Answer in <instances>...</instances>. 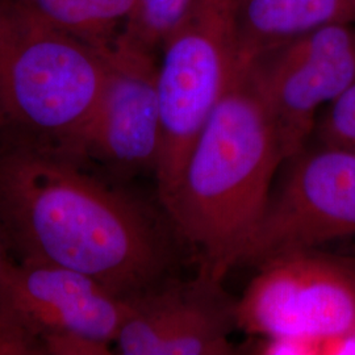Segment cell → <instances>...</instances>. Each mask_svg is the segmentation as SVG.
<instances>
[{
    "label": "cell",
    "instance_id": "cell-11",
    "mask_svg": "<svg viewBox=\"0 0 355 355\" xmlns=\"http://www.w3.org/2000/svg\"><path fill=\"white\" fill-rule=\"evenodd\" d=\"M354 21L350 0H237V60L250 61L320 26Z\"/></svg>",
    "mask_w": 355,
    "mask_h": 355
},
{
    "label": "cell",
    "instance_id": "cell-18",
    "mask_svg": "<svg viewBox=\"0 0 355 355\" xmlns=\"http://www.w3.org/2000/svg\"><path fill=\"white\" fill-rule=\"evenodd\" d=\"M13 262H15V258L11 257V252H10L8 246L0 237V280L6 275L8 268L12 266Z\"/></svg>",
    "mask_w": 355,
    "mask_h": 355
},
{
    "label": "cell",
    "instance_id": "cell-21",
    "mask_svg": "<svg viewBox=\"0 0 355 355\" xmlns=\"http://www.w3.org/2000/svg\"><path fill=\"white\" fill-rule=\"evenodd\" d=\"M1 121H3V120H1V114H0V124H1Z\"/></svg>",
    "mask_w": 355,
    "mask_h": 355
},
{
    "label": "cell",
    "instance_id": "cell-8",
    "mask_svg": "<svg viewBox=\"0 0 355 355\" xmlns=\"http://www.w3.org/2000/svg\"><path fill=\"white\" fill-rule=\"evenodd\" d=\"M243 64L287 161L311 140L318 111L354 85L355 26H320Z\"/></svg>",
    "mask_w": 355,
    "mask_h": 355
},
{
    "label": "cell",
    "instance_id": "cell-16",
    "mask_svg": "<svg viewBox=\"0 0 355 355\" xmlns=\"http://www.w3.org/2000/svg\"><path fill=\"white\" fill-rule=\"evenodd\" d=\"M37 354L31 338L0 309V355Z\"/></svg>",
    "mask_w": 355,
    "mask_h": 355
},
{
    "label": "cell",
    "instance_id": "cell-5",
    "mask_svg": "<svg viewBox=\"0 0 355 355\" xmlns=\"http://www.w3.org/2000/svg\"><path fill=\"white\" fill-rule=\"evenodd\" d=\"M0 309L37 354H110L129 300L74 270L15 261L0 280Z\"/></svg>",
    "mask_w": 355,
    "mask_h": 355
},
{
    "label": "cell",
    "instance_id": "cell-14",
    "mask_svg": "<svg viewBox=\"0 0 355 355\" xmlns=\"http://www.w3.org/2000/svg\"><path fill=\"white\" fill-rule=\"evenodd\" d=\"M312 136L321 145L355 153V83L325 105Z\"/></svg>",
    "mask_w": 355,
    "mask_h": 355
},
{
    "label": "cell",
    "instance_id": "cell-3",
    "mask_svg": "<svg viewBox=\"0 0 355 355\" xmlns=\"http://www.w3.org/2000/svg\"><path fill=\"white\" fill-rule=\"evenodd\" d=\"M107 78L104 48L0 0V114L19 133L73 148L96 111Z\"/></svg>",
    "mask_w": 355,
    "mask_h": 355
},
{
    "label": "cell",
    "instance_id": "cell-10",
    "mask_svg": "<svg viewBox=\"0 0 355 355\" xmlns=\"http://www.w3.org/2000/svg\"><path fill=\"white\" fill-rule=\"evenodd\" d=\"M220 284L199 277L189 284L164 280L129 299L116 345L124 355L233 354L229 331L234 306L220 297Z\"/></svg>",
    "mask_w": 355,
    "mask_h": 355
},
{
    "label": "cell",
    "instance_id": "cell-13",
    "mask_svg": "<svg viewBox=\"0 0 355 355\" xmlns=\"http://www.w3.org/2000/svg\"><path fill=\"white\" fill-rule=\"evenodd\" d=\"M193 0H137L123 35L148 51L162 49Z\"/></svg>",
    "mask_w": 355,
    "mask_h": 355
},
{
    "label": "cell",
    "instance_id": "cell-9",
    "mask_svg": "<svg viewBox=\"0 0 355 355\" xmlns=\"http://www.w3.org/2000/svg\"><path fill=\"white\" fill-rule=\"evenodd\" d=\"M104 54L107 78L101 101L71 150L114 174L155 175L161 150L155 53L120 33Z\"/></svg>",
    "mask_w": 355,
    "mask_h": 355
},
{
    "label": "cell",
    "instance_id": "cell-4",
    "mask_svg": "<svg viewBox=\"0 0 355 355\" xmlns=\"http://www.w3.org/2000/svg\"><path fill=\"white\" fill-rule=\"evenodd\" d=\"M162 53L157 177L171 184L237 67V0H193Z\"/></svg>",
    "mask_w": 355,
    "mask_h": 355
},
{
    "label": "cell",
    "instance_id": "cell-20",
    "mask_svg": "<svg viewBox=\"0 0 355 355\" xmlns=\"http://www.w3.org/2000/svg\"><path fill=\"white\" fill-rule=\"evenodd\" d=\"M350 3H352V6H353V10H354L355 12V0H350Z\"/></svg>",
    "mask_w": 355,
    "mask_h": 355
},
{
    "label": "cell",
    "instance_id": "cell-17",
    "mask_svg": "<svg viewBox=\"0 0 355 355\" xmlns=\"http://www.w3.org/2000/svg\"><path fill=\"white\" fill-rule=\"evenodd\" d=\"M322 355H355V321L343 333L322 343Z\"/></svg>",
    "mask_w": 355,
    "mask_h": 355
},
{
    "label": "cell",
    "instance_id": "cell-1",
    "mask_svg": "<svg viewBox=\"0 0 355 355\" xmlns=\"http://www.w3.org/2000/svg\"><path fill=\"white\" fill-rule=\"evenodd\" d=\"M0 237L15 261L74 270L125 299L162 283L170 266L142 204L80 154L19 132L0 142Z\"/></svg>",
    "mask_w": 355,
    "mask_h": 355
},
{
    "label": "cell",
    "instance_id": "cell-15",
    "mask_svg": "<svg viewBox=\"0 0 355 355\" xmlns=\"http://www.w3.org/2000/svg\"><path fill=\"white\" fill-rule=\"evenodd\" d=\"M254 350L262 355H322V343L292 336L263 337Z\"/></svg>",
    "mask_w": 355,
    "mask_h": 355
},
{
    "label": "cell",
    "instance_id": "cell-19",
    "mask_svg": "<svg viewBox=\"0 0 355 355\" xmlns=\"http://www.w3.org/2000/svg\"><path fill=\"white\" fill-rule=\"evenodd\" d=\"M338 257H340V259L343 261V263L353 271V274L355 275V257H346V255L345 257L338 255Z\"/></svg>",
    "mask_w": 355,
    "mask_h": 355
},
{
    "label": "cell",
    "instance_id": "cell-7",
    "mask_svg": "<svg viewBox=\"0 0 355 355\" xmlns=\"http://www.w3.org/2000/svg\"><path fill=\"white\" fill-rule=\"evenodd\" d=\"M355 321V275L338 255L304 250L259 265L241 300L236 327L250 336H292L324 343Z\"/></svg>",
    "mask_w": 355,
    "mask_h": 355
},
{
    "label": "cell",
    "instance_id": "cell-6",
    "mask_svg": "<svg viewBox=\"0 0 355 355\" xmlns=\"http://www.w3.org/2000/svg\"><path fill=\"white\" fill-rule=\"evenodd\" d=\"M240 263L262 265L283 254L355 236V153L306 145L287 161Z\"/></svg>",
    "mask_w": 355,
    "mask_h": 355
},
{
    "label": "cell",
    "instance_id": "cell-12",
    "mask_svg": "<svg viewBox=\"0 0 355 355\" xmlns=\"http://www.w3.org/2000/svg\"><path fill=\"white\" fill-rule=\"evenodd\" d=\"M64 33L103 49L123 32L137 0H16Z\"/></svg>",
    "mask_w": 355,
    "mask_h": 355
},
{
    "label": "cell",
    "instance_id": "cell-2",
    "mask_svg": "<svg viewBox=\"0 0 355 355\" xmlns=\"http://www.w3.org/2000/svg\"><path fill=\"white\" fill-rule=\"evenodd\" d=\"M283 162L265 104L239 61L162 203L178 234L198 255L199 277L220 284L240 265Z\"/></svg>",
    "mask_w": 355,
    "mask_h": 355
}]
</instances>
